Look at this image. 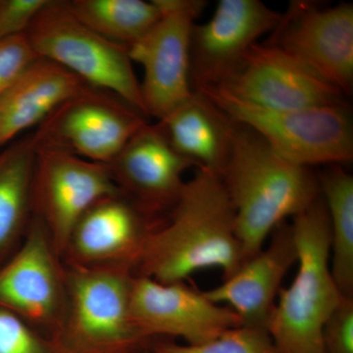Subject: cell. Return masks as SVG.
<instances>
[{"instance_id": "1", "label": "cell", "mask_w": 353, "mask_h": 353, "mask_svg": "<svg viewBox=\"0 0 353 353\" xmlns=\"http://www.w3.org/2000/svg\"><path fill=\"white\" fill-rule=\"evenodd\" d=\"M243 263L234 208L221 176L196 169L163 222L148 236L134 274L170 284L218 269L226 280Z\"/></svg>"}, {"instance_id": "2", "label": "cell", "mask_w": 353, "mask_h": 353, "mask_svg": "<svg viewBox=\"0 0 353 353\" xmlns=\"http://www.w3.org/2000/svg\"><path fill=\"white\" fill-rule=\"evenodd\" d=\"M220 176L234 208L243 262L264 248L279 225L321 196L319 179L310 168L285 159L239 123Z\"/></svg>"}, {"instance_id": "3", "label": "cell", "mask_w": 353, "mask_h": 353, "mask_svg": "<svg viewBox=\"0 0 353 353\" xmlns=\"http://www.w3.org/2000/svg\"><path fill=\"white\" fill-rule=\"evenodd\" d=\"M297 250V272L288 288L279 292L266 329L281 353H325V323L343 294L330 266V224L320 196L292 218Z\"/></svg>"}, {"instance_id": "4", "label": "cell", "mask_w": 353, "mask_h": 353, "mask_svg": "<svg viewBox=\"0 0 353 353\" xmlns=\"http://www.w3.org/2000/svg\"><path fill=\"white\" fill-rule=\"evenodd\" d=\"M201 92L294 163L310 168L352 161V122L345 103L278 110L241 101L218 88Z\"/></svg>"}, {"instance_id": "5", "label": "cell", "mask_w": 353, "mask_h": 353, "mask_svg": "<svg viewBox=\"0 0 353 353\" xmlns=\"http://www.w3.org/2000/svg\"><path fill=\"white\" fill-rule=\"evenodd\" d=\"M26 34L39 58L64 67L90 87L115 95L145 116L129 48L83 24L67 1L50 0Z\"/></svg>"}, {"instance_id": "6", "label": "cell", "mask_w": 353, "mask_h": 353, "mask_svg": "<svg viewBox=\"0 0 353 353\" xmlns=\"http://www.w3.org/2000/svg\"><path fill=\"white\" fill-rule=\"evenodd\" d=\"M65 267L68 301L58 338L80 353H129L150 345L130 315L131 269Z\"/></svg>"}, {"instance_id": "7", "label": "cell", "mask_w": 353, "mask_h": 353, "mask_svg": "<svg viewBox=\"0 0 353 353\" xmlns=\"http://www.w3.org/2000/svg\"><path fill=\"white\" fill-rule=\"evenodd\" d=\"M67 301L66 267L43 223L32 215L22 243L0 264V307L57 336Z\"/></svg>"}, {"instance_id": "8", "label": "cell", "mask_w": 353, "mask_h": 353, "mask_svg": "<svg viewBox=\"0 0 353 353\" xmlns=\"http://www.w3.org/2000/svg\"><path fill=\"white\" fill-rule=\"evenodd\" d=\"M159 20L129 48L132 62L143 67L141 97L146 117L163 119L192 94L190 39L206 1L157 0Z\"/></svg>"}, {"instance_id": "9", "label": "cell", "mask_w": 353, "mask_h": 353, "mask_svg": "<svg viewBox=\"0 0 353 353\" xmlns=\"http://www.w3.org/2000/svg\"><path fill=\"white\" fill-rule=\"evenodd\" d=\"M32 215L43 223L60 257L76 223L95 202L121 192L108 164L36 145Z\"/></svg>"}, {"instance_id": "10", "label": "cell", "mask_w": 353, "mask_h": 353, "mask_svg": "<svg viewBox=\"0 0 353 353\" xmlns=\"http://www.w3.org/2000/svg\"><path fill=\"white\" fill-rule=\"evenodd\" d=\"M145 118L115 95L92 88L59 106L32 136L36 145L109 164L148 123Z\"/></svg>"}, {"instance_id": "11", "label": "cell", "mask_w": 353, "mask_h": 353, "mask_svg": "<svg viewBox=\"0 0 353 353\" xmlns=\"http://www.w3.org/2000/svg\"><path fill=\"white\" fill-rule=\"evenodd\" d=\"M267 43L312 70L343 95L353 87V6L292 1Z\"/></svg>"}, {"instance_id": "12", "label": "cell", "mask_w": 353, "mask_h": 353, "mask_svg": "<svg viewBox=\"0 0 353 353\" xmlns=\"http://www.w3.org/2000/svg\"><path fill=\"white\" fill-rule=\"evenodd\" d=\"M130 315L141 339H182L185 345H201L223 332L241 326L231 308L213 303L203 292L185 282H157L134 276Z\"/></svg>"}, {"instance_id": "13", "label": "cell", "mask_w": 353, "mask_h": 353, "mask_svg": "<svg viewBox=\"0 0 353 353\" xmlns=\"http://www.w3.org/2000/svg\"><path fill=\"white\" fill-rule=\"evenodd\" d=\"M281 13L259 0H220L212 17L194 26L190 39V87H222L253 44L277 27Z\"/></svg>"}, {"instance_id": "14", "label": "cell", "mask_w": 353, "mask_h": 353, "mask_svg": "<svg viewBox=\"0 0 353 353\" xmlns=\"http://www.w3.org/2000/svg\"><path fill=\"white\" fill-rule=\"evenodd\" d=\"M218 90L260 108L278 110L345 103L338 88L267 43L253 44L234 75Z\"/></svg>"}, {"instance_id": "15", "label": "cell", "mask_w": 353, "mask_h": 353, "mask_svg": "<svg viewBox=\"0 0 353 353\" xmlns=\"http://www.w3.org/2000/svg\"><path fill=\"white\" fill-rule=\"evenodd\" d=\"M163 221L121 192L104 197L76 223L62 260L66 266L125 267L134 273L148 236Z\"/></svg>"}, {"instance_id": "16", "label": "cell", "mask_w": 353, "mask_h": 353, "mask_svg": "<svg viewBox=\"0 0 353 353\" xmlns=\"http://www.w3.org/2000/svg\"><path fill=\"white\" fill-rule=\"evenodd\" d=\"M108 165L121 194L157 219L170 212L185 185L183 174L194 167L174 150L159 127L150 123Z\"/></svg>"}, {"instance_id": "17", "label": "cell", "mask_w": 353, "mask_h": 353, "mask_svg": "<svg viewBox=\"0 0 353 353\" xmlns=\"http://www.w3.org/2000/svg\"><path fill=\"white\" fill-rule=\"evenodd\" d=\"M269 239L268 243L243 262L231 277L203 292L213 303L231 308L243 325L265 329L283 281L297 262L290 223L279 225Z\"/></svg>"}, {"instance_id": "18", "label": "cell", "mask_w": 353, "mask_h": 353, "mask_svg": "<svg viewBox=\"0 0 353 353\" xmlns=\"http://www.w3.org/2000/svg\"><path fill=\"white\" fill-rule=\"evenodd\" d=\"M92 88L69 70L39 57L0 94V146L39 127L65 102Z\"/></svg>"}, {"instance_id": "19", "label": "cell", "mask_w": 353, "mask_h": 353, "mask_svg": "<svg viewBox=\"0 0 353 353\" xmlns=\"http://www.w3.org/2000/svg\"><path fill=\"white\" fill-rule=\"evenodd\" d=\"M157 125L174 150L192 166L221 175L236 123L205 94L192 92L187 101Z\"/></svg>"}, {"instance_id": "20", "label": "cell", "mask_w": 353, "mask_h": 353, "mask_svg": "<svg viewBox=\"0 0 353 353\" xmlns=\"http://www.w3.org/2000/svg\"><path fill=\"white\" fill-rule=\"evenodd\" d=\"M34 163L32 136L0 153V264L17 250L31 223Z\"/></svg>"}, {"instance_id": "21", "label": "cell", "mask_w": 353, "mask_h": 353, "mask_svg": "<svg viewBox=\"0 0 353 353\" xmlns=\"http://www.w3.org/2000/svg\"><path fill=\"white\" fill-rule=\"evenodd\" d=\"M318 179L329 217L332 275L341 294L353 297V176L343 165H330Z\"/></svg>"}, {"instance_id": "22", "label": "cell", "mask_w": 353, "mask_h": 353, "mask_svg": "<svg viewBox=\"0 0 353 353\" xmlns=\"http://www.w3.org/2000/svg\"><path fill=\"white\" fill-rule=\"evenodd\" d=\"M67 6L92 31L127 48L145 37L161 15L157 0H72Z\"/></svg>"}, {"instance_id": "23", "label": "cell", "mask_w": 353, "mask_h": 353, "mask_svg": "<svg viewBox=\"0 0 353 353\" xmlns=\"http://www.w3.org/2000/svg\"><path fill=\"white\" fill-rule=\"evenodd\" d=\"M150 348L152 353H281L266 329L248 325L228 329L201 345L152 341Z\"/></svg>"}, {"instance_id": "24", "label": "cell", "mask_w": 353, "mask_h": 353, "mask_svg": "<svg viewBox=\"0 0 353 353\" xmlns=\"http://www.w3.org/2000/svg\"><path fill=\"white\" fill-rule=\"evenodd\" d=\"M0 353H80L0 307Z\"/></svg>"}, {"instance_id": "25", "label": "cell", "mask_w": 353, "mask_h": 353, "mask_svg": "<svg viewBox=\"0 0 353 353\" xmlns=\"http://www.w3.org/2000/svg\"><path fill=\"white\" fill-rule=\"evenodd\" d=\"M38 58L27 34L0 39V94L8 90Z\"/></svg>"}, {"instance_id": "26", "label": "cell", "mask_w": 353, "mask_h": 353, "mask_svg": "<svg viewBox=\"0 0 353 353\" xmlns=\"http://www.w3.org/2000/svg\"><path fill=\"white\" fill-rule=\"evenodd\" d=\"M322 343L325 353H353V297L343 296L325 323Z\"/></svg>"}, {"instance_id": "27", "label": "cell", "mask_w": 353, "mask_h": 353, "mask_svg": "<svg viewBox=\"0 0 353 353\" xmlns=\"http://www.w3.org/2000/svg\"><path fill=\"white\" fill-rule=\"evenodd\" d=\"M50 0H0V39L24 34Z\"/></svg>"}, {"instance_id": "28", "label": "cell", "mask_w": 353, "mask_h": 353, "mask_svg": "<svg viewBox=\"0 0 353 353\" xmlns=\"http://www.w3.org/2000/svg\"><path fill=\"white\" fill-rule=\"evenodd\" d=\"M129 353H152L150 352V345L148 347L139 348V350H134V352H129Z\"/></svg>"}]
</instances>
